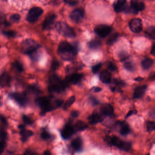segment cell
I'll use <instances>...</instances> for the list:
<instances>
[{
  "instance_id": "cell-23",
  "label": "cell",
  "mask_w": 155,
  "mask_h": 155,
  "mask_svg": "<svg viewBox=\"0 0 155 155\" xmlns=\"http://www.w3.org/2000/svg\"><path fill=\"white\" fill-rule=\"evenodd\" d=\"M20 135L21 136V141L23 142H26L28 140V139L33 135V132L29 130L26 129H21L20 130Z\"/></svg>"
},
{
  "instance_id": "cell-50",
  "label": "cell",
  "mask_w": 155,
  "mask_h": 155,
  "mask_svg": "<svg viewBox=\"0 0 155 155\" xmlns=\"http://www.w3.org/2000/svg\"><path fill=\"white\" fill-rule=\"evenodd\" d=\"M68 2L69 5H71V6H74V5H75L78 2L75 0H69L68 2Z\"/></svg>"
},
{
  "instance_id": "cell-10",
  "label": "cell",
  "mask_w": 155,
  "mask_h": 155,
  "mask_svg": "<svg viewBox=\"0 0 155 155\" xmlns=\"http://www.w3.org/2000/svg\"><path fill=\"white\" fill-rule=\"evenodd\" d=\"M95 33L100 38H104L109 34L111 31V28L107 25L98 26L94 29Z\"/></svg>"
},
{
  "instance_id": "cell-2",
  "label": "cell",
  "mask_w": 155,
  "mask_h": 155,
  "mask_svg": "<svg viewBox=\"0 0 155 155\" xmlns=\"http://www.w3.org/2000/svg\"><path fill=\"white\" fill-rule=\"evenodd\" d=\"M49 90L51 92H61L65 90L68 86V83L66 81L60 79L57 75H52L49 79Z\"/></svg>"
},
{
  "instance_id": "cell-6",
  "label": "cell",
  "mask_w": 155,
  "mask_h": 155,
  "mask_svg": "<svg viewBox=\"0 0 155 155\" xmlns=\"http://www.w3.org/2000/svg\"><path fill=\"white\" fill-rule=\"evenodd\" d=\"M110 142L112 144L123 151L128 152L131 149V143L128 141H123L115 136L110 138Z\"/></svg>"
},
{
  "instance_id": "cell-39",
  "label": "cell",
  "mask_w": 155,
  "mask_h": 155,
  "mask_svg": "<svg viewBox=\"0 0 155 155\" xmlns=\"http://www.w3.org/2000/svg\"><path fill=\"white\" fill-rule=\"evenodd\" d=\"M21 19V16L19 14H15L11 15L10 17V20L13 22H17Z\"/></svg>"
},
{
  "instance_id": "cell-25",
  "label": "cell",
  "mask_w": 155,
  "mask_h": 155,
  "mask_svg": "<svg viewBox=\"0 0 155 155\" xmlns=\"http://www.w3.org/2000/svg\"><path fill=\"white\" fill-rule=\"evenodd\" d=\"M88 127V125L86 122L83 120H79L75 123L74 128L76 131H82Z\"/></svg>"
},
{
  "instance_id": "cell-52",
  "label": "cell",
  "mask_w": 155,
  "mask_h": 155,
  "mask_svg": "<svg viewBox=\"0 0 155 155\" xmlns=\"http://www.w3.org/2000/svg\"><path fill=\"white\" fill-rule=\"evenodd\" d=\"M24 154H26V155H34V154H36V153L31 151V150H28L26 151Z\"/></svg>"
},
{
  "instance_id": "cell-46",
  "label": "cell",
  "mask_w": 155,
  "mask_h": 155,
  "mask_svg": "<svg viewBox=\"0 0 155 155\" xmlns=\"http://www.w3.org/2000/svg\"><path fill=\"white\" fill-rule=\"evenodd\" d=\"M90 101L93 105H97L99 103V101L96 98L93 97H91L90 98Z\"/></svg>"
},
{
  "instance_id": "cell-1",
  "label": "cell",
  "mask_w": 155,
  "mask_h": 155,
  "mask_svg": "<svg viewBox=\"0 0 155 155\" xmlns=\"http://www.w3.org/2000/svg\"><path fill=\"white\" fill-rule=\"evenodd\" d=\"M79 51L78 44L71 45L66 41H63L59 44L58 52L61 58L65 60H71L74 59Z\"/></svg>"
},
{
  "instance_id": "cell-35",
  "label": "cell",
  "mask_w": 155,
  "mask_h": 155,
  "mask_svg": "<svg viewBox=\"0 0 155 155\" xmlns=\"http://www.w3.org/2000/svg\"><path fill=\"white\" fill-rule=\"evenodd\" d=\"M22 119L24 123L27 125H32L34 123L33 120L27 115H23L22 117Z\"/></svg>"
},
{
  "instance_id": "cell-17",
  "label": "cell",
  "mask_w": 155,
  "mask_h": 155,
  "mask_svg": "<svg viewBox=\"0 0 155 155\" xmlns=\"http://www.w3.org/2000/svg\"><path fill=\"white\" fill-rule=\"evenodd\" d=\"M147 89V86L146 85H142L137 87L134 90L133 98L135 99L140 98L144 95Z\"/></svg>"
},
{
  "instance_id": "cell-56",
  "label": "cell",
  "mask_w": 155,
  "mask_h": 155,
  "mask_svg": "<svg viewBox=\"0 0 155 155\" xmlns=\"http://www.w3.org/2000/svg\"><path fill=\"white\" fill-rule=\"evenodd\" d=\"M2 1H6L7 0H2Z\"/></svg>"
},
{
  "instance_id": "cell-47",
  "label": "cell",
  "mask_w": 155,
  "mask_h": 155,
  "mask_svg": "<svg viewBox=\"0 0 155 155\" xmlns=\"http://www.w3.org/2000/svg\"><path fill=\"white\" fill-rule=\"evenodd\" d=\"M102 90V89L101 88L98 87H92L91 89V90L93 92H96V93H97V92H100V91H101Z\"/></svg>"
},
{
  "instance_id": "cell-42",
  "label": "cell",
  "mask_w": 155,
  "mask_h": 155,
  "mask_svg": "<svg viewBox=\"0 0 155 155\" xmlns=\"http://www.w3.org/2000/svg\"><path fill=\"white\" fill-rule=\"evenodd\" d=\"M63 104H64V101L62 100H57L54 102V105L55 109L60 107L63 105Z\"/></svg>"
},
{
  "instance_id": "cell-38",
  "label": "cell",
  "mask_w": 155,
  "mask_h": 155,
  "mask_svg": "<svg viewBox=\"0 0 155 155\" xmlns=\"http://www.w3.org/2000/svg\"><path fill=\"white\" fill-rule=\"evenodd\" d=\"M102 63H99V64H96L94 65L92 68V70L93 72L94 73H97L99 72V71L100 70L102 67Z\"/></svg>"
},
{
  "instance_id": "cell-44",
  "label": "cell",
  "mask_w": 155,
  "mask_h": 155,
  "mask_svg": "<svg viewBox=\"0 0 155 155\" xmlns=\"http://www.w3.org/2000/svg\"><path fill=\"white\" fill-rule=\"evenodd\" d=\"M59 66V62L57 61H53V62H52L51 68H52V70H55L57 69L58 68Z\"/></svg>"
},
{
  "instance_id": "cell-18",
  "label": "cell",
  "mask_w": 155,
  "mask_h": 155,
  "mask_svg": "<svg viewBox=\"0 0 155 155\" xmlns=\"http://www.w3.org/2000/svg\"><path fill=\"white\" fill-rule=\"evenodd\" d=\"M11 80V78L9 74L6 72H3L0 76V87H3L9 86Z\"/></svg>"
},
{
  "instance_id": "cell-32",
  "label": "cell",
  "mask_w": 155,
  "mask_h": 155,
  "mask_svg": "<svg viewBox=\"0 0 155 155\" xmlns=\"http://www.w3.org/2000/svg\"><path fill=\"white\" fill-rule=\"evenodd\" d=\"M13 67L18 72H21L24 70L23 65L19 61H15L13 64Z\"/></svg>"
},
{
  "instance_id": "cell-3",
  "label": "cell",
  "mask_w": 155,
  "mask_h": 155,
  "mask_svg": "<svg viewBox=\"0 0 155 155\" xmlns=\"http://www.w3.org/2000/svg\"><path fill=\"white\" fill-rule=\"evenodd\" d=\"M36 103L41 109V115H44L49 111L55 109L54 104H51L50 99L47 97H40L36 100Z\"/></svg>"
},
{
  "instance_id": "cell-48",
  "label": "cell",
  "mask_w": 155,
  "mask_h": 155,
  "mask_svg": "<svg viewBox=\"0 0 155 155\" xmlns=\"http://www.w3.org/2000/svg\"><path fill=\"white\" fill-rule=\"evenodd\" d=\"M79 116V112L77 111H73L71 113V116L74 118L78 117Z\"/></svg>"
},
{
  "instance_id": "cell-49",
  "label": "cell",
  "mask_w": 155,
  "mask_h": 155,
  "mask_svg": "<svg viewBox=\"0 0 155 155\" xmlns=\"http://www.w3.org/2000/svg\"><path fill=\"white\" fill-rule=\"evenodd\" d=\"M137 113V111L134 110H131L130 111H129L128 113L126 115V118H127L131 116V115H133V114H135Z\"/></svg>"
},
{
  "instance_id": "cell-31",
  "label": "cell",
  "mask_w": 155,
  "mask_h": 155,
  "mask_svg": "<svg viewBox=\"0 0 155 155\" xmlns=\"http://www.w3.org/2000/svg\"><path fill=\"white\" fill-rule=\"evenodd\" d=\"M119 38V34L117 33H113L111 35L110 37L108 39L107 44L109 45H112L114 44Z\"/></svg>"
},
{
  "instance_id": "cell-57",
  "label": "cell",
  "mask_w": 155,
  "mask_h": 155,
  "mask_svg": "<svg viewBox=\"0 0 155 155\" xmlns=\"http://www.w3.org/2000/svg\"><path fill=\"white\" fill-rule=\"evenodd\" d=\"M0 101H1V98H0Z\"/></svg>"
},
{
  "instance_id": "cell-4",
  "label": "cell",
  "mask_w": 155,
  "mask_h": 155,
  "mask_svg": "<svg viewBox=\"0 0 155 155\" xmlns=\"http://www.w3.org/2000/svg\"><path fill=\"white\" fill-rule=\"evenodd\" d=\"M40 46L37 42L31 39L25 40L21 43V51L23 53L30 55L39 49Z\"/></svg>"
},
{
  "instance_id": "cell-26",
  "label": "cell",
  "mask_w": 155,
  "mask_h": 155,
  "mask_svg": "<svg viewBox=\"0 0 155 155\" xmlns=\"http://www.w3.org/2000/svg\"><path fill=\"white\" fill-rule=\"evenodd\" d=\"M154 61L151 59L147 58L144 59L141 62V67L142 68L145 70H148L153 65Z\"/></svg>"
},
{
  "instance_id": "cell-45",
  "label": "cell",
  "mask_w": 155,
  "mask_h": 155,
  "mask_svg": "<svg viewBox=\"0 0 155 155\" xmlns=\"http://www.w3.org/2000/svg\"><path fill=\"white\" fill-rule=\"evenodd\" d=\"M0 120L2 122L3 125H4L5 126H8V121H7V119H6V118L4 116L0 115Z\"/></svg>"
},
{
  "instance_id": "cell-37",
  "label": "cell",
  "mask_w": 155,
  "mask_h": 155,
  "mask_svg": "<svg viewBox=\"0 0 155 155\" xmlns=\"http://www.w3.org/2000/svg\"><path fill=\"white\" fill-rule=\"evenodd\" d=\"M7 146L6 140H1L0 141V154L3 153Z\"/></svg>"
},
{
  "instance_id": "cell-16",
  "label": "cell",
  "mask_w": 155,
  "mask_h": 155,
  "mask_svg": "<svg viewBox=\"0 0 155 155\" xmlns=\"http://www.w3.org/2000/svg\"><path fill=\"white\" fill-rule=\"evenodd\" d=\"M127 8L126 0H118L114 5V11L117 13H120L125 11Z\"/></svg>"
},
{
  "instance_id": "cell-29",
  "label": "cell",
  "mask_w": 155,
  "mask_h": 155,
  "mask_svg": "<svg viewBox=\"0 0 155 155\" xmlns=\"http://www.w3.org/2000/svg\"><path fill=\"white\" fill-rule=\"evenodd\" d=\"M101 46V43L100 41L93 40L90 41L88 44L90 48L93 50H96L99 49Z\"/></svg>"
},
{
  "instance_id": "cell-12",
  "label": "cell",
  "mask_w": 155,
  "mask_h": 155,
  "mask_svg": "<svg viewBox=\"0 0 155 155\" xmlns=\"http://www.w3.org/2000/svg\"><path fill=\"white\" fill-rule=\"evenodd\" d=\"M84 11L82 9H77L73 11L70 14V19L75 22L81 21L84 17Z\"/></svg>"
},
{
  "instance_id": "cell-8",
  "label": "cell",
  "mask_w": 155,
  "mask_h": 155,
  "mask_svg": "<svg viewBox=\"0 0 155 155\" xmlns=\"http://www.w3.org/2000/svg\"><path fill=\"white\" fill-rule=\"evenodd\" d=\"M43 9L39 7H34L32 8L29 12L27 15V20L29 22L35 23L43 14Z\"/></svg>"
},
{
  "instance_id": "cell-13",
  "label": "cell",
  "mask_w": 155,
  "mask_h": 155,
  "mask_svg": "<svg viewBox=\"0 0 155 155\" xmlns=\"http://www.w3.org/2000/svg\"><path fill=\"white\" fill-rule=\"evenodd\" d=\"M56 16L51 13L47 16L43 22V29L44 30H49L52 28L55 21Z\"/></svg>"
},
{
  "instance_id": "cell-19",
  "label": "cell",
  "mask_w": 155,
  "mask_h": 155,
  "mask_svg": "<svg viewBox=\"0 0 155 155\" xmlns=\"http://www.w3.org/2000/svg\"><path fill=\"white\" fill-rule=\"evenodd\" d=\"M83 78L82 74L74 73L68 77L67 82L72 84H76L81 81Z\"/></svg>"
},
{
  "instance_id": "cell-34",
  "label": "cell",
  "mask_w": 155,
  "mask_h": 155,
  "mask_svg": "<svg viewBox=\"0 0 155 155\" xmlns=\"http://www.w3.org/2000/svg\"><path fill=\"white\" fill-rule=\"evenodd\" d=\"M2 34L8 38H14L16 37L17 33L13 31H2Z\"/></svg>"
},
{
  "instance_id": "cell-36",
  "label": "cell",
  "mask_w": 155,
  "mask_h": 155,
  "mask_svg": "<svg viewBox=\"0 0 155 155\" xmlns=\"http://www.w3.org/2000/svg\"><path fill=\"white\" fill-rule=\"evenodd\" d=\"M108 69L112 71H116L118 70V67L116 64L112 62H110L108 64Z\"/></svg>"
},
{
  "instance_id": "cell-54",
  "label": "cell",
  "mask_w": 155,
  "mask_h": 155,
  "mask_svg": "<svg viewBox=\"0 0 155 155\" xmlns=\"http://www.w3.org/2000/svg\"><path fill=\"white\" fill-rule=\"evenodd\" d=\"M150 79L152 80H155V73H154V74H152V75H150Z\"/></svg>"
},
{
  "instance_id": "cell-9",
  "label": "cell",
  "mask_w": 155,
  "mask_h": 155,
  "mask_svg": "<svg viewBox=\"0 0 155 155\" xmlns=\"http://www.w3.org/2000/svg\"><path fill=\"white\" fill-rule=\"evenodd\" d=\"M131 7L128 8L126 12L129 13H137L145 9V4L141 0H131Z\"/></svg>"
},
{
  "instance_id": "cell-30",
  "label": "cell",
  "mask_w": 155,
  "mask_h": 155,
  "mask_svg": "<svg viewBox=\"0 0 155 155\" xmlns=\"http://www.w3.org/2000/svg\"><path fill=\"white\" fill-rule=\"evenodd\" d=\"M75 101V96H72L69 97L68 99L66 101L65 103L64 104V106H63V109L66 110L68 109L69 108L74 102Z\"/></svg>"
},
{
  "instance_id": "cell-21",
  "label": "cell",
  "mask_w": 155,
  "mask_h": 155,
  "mask_svg": "<svg viewBox=\"0 0 155 155\" xmlns=\"http://www.w3.org/2000/svg\"><path fill=\"white\" fill-rule=\"evenodd\" d=\"M101 112L103 116H111L113 115L114 109L110 104H105L101 108Z\"/></svg>"
},
{
  "instance_id": "cell-40",
  "label": "cell",
  "mask_w": 155,
  "mask_h": 155,
  "mask_svg": "<svg viewBox=\"0 0 155 155\" xmlns=\"http://www.w3.org/2000/svg\"><path fill=\"white\" fill-rule=\"evenodd\" d=\"M41 137L44 140H46L50 138L51 137V136H50V134L48 132L45 130V131H43L42 133H41Z\"/></svg>"
},
{
  "instance_id": "cell-51",
  "label": "cell",
  "mask_w": 155,
  "mask_h": 155,
  "mask_svg": "<svg viewBox=\"0 0 155 155\" xmlns=\"http://www.w3.org/2000/svg\"><path fill=\"white\" fill-rule=\"evenodd\" d=\"M150 54H151L152 56H155V43L152 45L151 51H150Z\"/></svg>"
},
{
  "instance_id": "cell-24",
  "label": "cell",
  "mask_w": 155,
  "mask_h": 155,
  "mask_svg": "<svg viewBox=\"0 0 155 155\" xmlns=\"http://www.w3.org/2000/svg\"><path fill=\"white\" fill-rule=\"evenodd\" d=\"M100 79L104 83H109L111 80V75L107 70H103L100 74Z\"/></svg>"
},
{
  "instance_id": "cell-28",
  "label": "cell",
  "mask_w": 155,
  "mask_h": 155,
  "mask_svg": "<svg viewBox=\"0 0 155 155\" xmlns=\"http://www.w3.org/2000/svg\"><path fill=\"white\" fill-rule=\"evenodd\" d=\"M146 34L150 38L155 40V27L151 26L146 29Z\"/></svg>"
},
{
  "instance_id": "cell-27",
  "label": "cell",
  "mask_w": 155,
  "mask_h": 155,
  "mask_svg": "<svg viewBox=\"0 0 155 155\" xmlns=\"http://www.w3.org/2000/svg\"><path fill=\"white\" fill-rule=\"evenodd\" d=\"M127 59L123 61H124V64H123L124 68L128 71H134L136 69V65L135 63L131 61L126 60Z\"/></svg>"
},
{
  "instance_id": "cell-43",
  "label": "cell",
  "mask_w": 155,
  "mask_h": 155,
  "mask_svg": "<svg viewBox=\"0 0 155 155\" xmlns=\"http://www.w3.org/2000/svg\"><path fill=\"white\" fill-rule=\"evenodd\" d=\"M30 90L35 94H39L40 92V90L36 86H30Z\"/></svg>"
},
{
  "instance_id": "cell-14",
  "label": "cell",
  "mask_w": 155,
  "mask_h": 155,
  "mask_svg": "<svg viewBox=\"0 0 155 155\" xmlns=\"http://www.w3.org/2000/svg\"><path fill=\"white\" fill-rule=\"evenodd\" d=\"M74 131V127L69 124H67L61 130V137L65 140L68 139L73 136Z\"/></svg>"
},
{
  "instance_id": "cell-5",
  "label": "cell",
  "mask_w": 155,
  "mask_h": 155,
  "mask_svg": "<svg viewBox=\"0 0 155 155\" xmlns=\"http://www.w3.org/2000/svg\"><path fill=\"white\" fill-rule=\"evenodd\" d=\"M56 29L58 32L64 37L74 38L76 36L74 31L65 22H58L56 24Z\"/></svg>"
},
{
  "instance_id": "cell-55",
  "label": "cell",
  "mask_w": 155,
  "mask_h": 155,
  "mask_svg": "<svg viewBox=\"0 0 155 155\" xmlns=\"http://www.w3.org/2000/svg\"><path fill=\"white\" fill-rule=\"evenodd\" d=\"M44 154L45 155H51V153H50L49 150H46V151L44 152Z\"/></svg>"
},
{
  "instance_id": "cell-33",
  "label": "cell",
  "mask_w": 155,
  "mask_h": 155,
  "mask_svg": "<svg viewBox=\"0 0 155 155\" xmlns=\"http://www.w3.org/2000/svg\"><path fill=\"white\" fill-rule=\"evenodd\" d=\"M147 129L148 131L155 130V121H148L147 123Z\"/></svg>"
},
{
  "instance_id": "cell-15",
  "label": "cell",
  "mask_w": 155,
  "mask_h": 155,
  "mask_svg": "<svg viewBox=\"0 0 155 155\" xmlns=\"http://www.w3.org/2000/svg\"><path fill=\"white\" fill-rule=\"evenodd\" d=\"M103 120V115L102 114H100L98 112H94L88 118L89 123L91 125H95L102 122Z\"/></svg>"
},
{
  "instance_id": "cell-11",
  "label": "cell",
  "mask_w": 155,
  "mask_h": 155,
  "mask_svg": "<svg viewBox=\"0 0 155 155\" xmlns=\"http://www.w3.org/2000/svg\"><path fill=\"white\" fill-rule=\"evenodd\" d=\"M129 28L133 33H139L142 30V21L140 18L133 19L130 21Z\"/></svg>"
},
{
  "instance_id": "cell-20",
  "label": "cell",
  "mask_w": 155,
  "mask_h": 155,
  "mask_svg": "<svg viewBox=\"0 0 155 155\" xmlns=\"http://www.w3.org/2000/svg\"><path fill=\"white\" fill-rule=\"evenodd\" d=\"M119 126L120 127L119 133L122 136H126L129 134L131 131V129L129 125L126 121L119 122Z\"/></svg>"
},
{
  "instance_id": "cell-41",
  "label": "cell",
  "mask_w": 155,
  "mask_h": 155,
  "mask_svg": "<svg viewBox=\"0 0 155 155\" xmlns=\"http://www.w3.org/2000/svg\"><path fill=\"white\" fill-rule=\"evenodd\" d=\"M8 137V134L5 130H2L0 131V139L1 140H5L7 139Z\"/></svg>"
},
{
  "instance_id": "cell-22",
  "label": "cell",
  "mask_w": 155,
  "mask_h": 155,
  "mask_svg": "<svg viewBox=\"0 0 155 155\" xmlns=\"http://www.w3.org/2000/svg\"><path fill=\"white\" fill-rule=\"evenodd\" d=\"M83 141L81 138L77 137L71 142V146L76 151H80L82 147Z\"/></svg>"
},
{
  "instance_id": "cell-7",
  "label": "cell",
  "mask_w": 155,
  "mask_h": 155,
  "mask_svg": "<svg viewBox=\"0 0 155 155\" xmlns=\"http://www.w3.org/2000/svg\"><path fill=\"white\" fill-rule=\"evenodd\" d=\"M9 96L21 107H26L28 104L29 98L26 93L15 92L11 93Z\"/></svg>"
},
{
  "instance_id": "cell-53",
  "label": "cell",
  "mask_w": 155,
  "mask_h": 155,
  "mask_svg": "<svg viewBox=\"0 0 155 155\" xmlns=\"http://www.w3.org/2000/svg\"><path fill=\"white\" fill-rule=\"evenodd\" d=\"M143 79H144L143 78H141V77H138V78H136L134 79V80L137 81H141L143 80Z\"/></svg>"
}]
</instances>
